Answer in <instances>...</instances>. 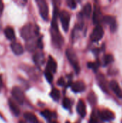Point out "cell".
Instances as JSON below:
<instances>
[{
	"label": "cell",
	"instance_id": "cell-27",
	"mask_svg": "<svg viewBox=\"0 0 122 123\" xmlns=\"http://www.w3.org/2000/svg\"><path fill=\"white\" fill-rule=\"evenodd\" d=\"M63 106L65 109H69L70 107V101L68 98H64L63 100Z\"/></svg>",
	"mask_w": 122,
	"mask_h": 123
},
{
	"label": "cell",
	"instance_id": "cell-25",
	"mask_svg": "<svg viewBox=\"0 0 122 123\" xmlns=\"http://www.w3.org/2000/svg\"><path fill=\"white\" fill-rule=\"evenodd\" d=\"M99 66V63H93V62H89L88 63V67L93 69L94 71H97V68Z\"/></svg>",
	"mask_w": 122,
	"mask_h": 123
},
{
	"label": "cell",
	"instance_id": "cell-7",
	"mask_svg": "<svg viewBox=\"0 0 122 123\" xmlns=\"http://www.w3.org/2000/svg\"><path fill=\"white\" fill-rule=\"evenodd\" d=\"M104 36V29L101 25H97L91 35V40L93 42L100 40Z\"/></svg>",
	"mask_w": 122,
	"mask_h": 123
},
{
	"label": "cell",
	"instance_id": "cell-1",
	"mask_svg": "<svg viewBox=\"0 0 122 123\" xmlns=\"http://www.w3.org/2000/svg\"><path fill=\"white\" fill-rule=\"evenodd\" d=\"M58 16V9L57 8H55L54 9V14H53V18L52 20V24H51V36H52V40L53 44L58 47L60 48L62 45L63 44V39L59 32L58 24H57V17Z\"/></svg>",
	"mask_w": 122,
	"mask_h": 123
},
{
	"label": "cell",
	"instance_id": "cell-29",
	"mask_svg": "<svg viewBox=\"0 0 122 123\" xmlns=\"http://www.w3.org/2000/svg\"><path fill=\"white\" fill-rule=\"evenodd\" d=\"M67 3H68V6L70 8H71V9L76 8V2L75 1H73V0H68L67 1Z\"/></svg>",
	"mask_w": 122,
	"mask_h": 123
},
{
	"label": "cell",
	"instance_id": "cell-15",
	"mask_svg": "<svg viewBox=\"0 0 122 123\" xmlns=\"http://www.w3.org/2000/svg\"><path fill=\"white\" fill-rule=\"evenodd\" d=\"M98 82L100 85V87L102 89L104 92L106 93H108V89H107V81L105 79V77L103 76V74H99L97 77Z\"/></svg>",
	"mask_w": 122,
	"mask_h": 123
},
{
	"label": "cell",
	"instance_id": "cell-24",
	"mask_svg": "<svg viewBox=\"0 0 122 123\" xmlns=\"http://www.w3.org/2000/svg\"><path fill=\"white\" fill-rule=\"evenodd\" d=\"M45 76L47 79V81L49 83H51L53 80V76H52V73H51L49 70H47L46 68V70L45 71Z\"/></svg>",
	"mask_w": 122,
	"mask_h": 123
},
{
	"label": "cell",
	"instance_id": "cell-4",
	"mask_svg": "<svg viewBox=\"0 0 122 123\" xmlns=\"http://www.w3.org/2000/svg\"><path fill=\"white\" fill-rule=\"evenodd\" d=\"M40 14L44 20H48L49 17V9L47 2L44 0H37V1Z\"/></svg>",
	"mask_w": 122,
	"mask_h": 123
},
{
	"label": "cell",
	"instance_id": "cell-22",
	"mask_svg": "<svg viewBox=\"0 0 122 123\" xmlns=\"http://www.w3.org/2000/svg\"><path fill=\"white\" fill-rule=\"evenodd\" d=\"M50 97L52 98L53 100L55 101H58L60 97V91L57 89H53L51 92H50Z\"/></svg>",
	"mask_w": 122,
	"mask_h": 123
},
{
	"label": "cell",
	"instance_id": "cell-26",
	"mask_svg": "<svg viewBox=\"0 0 122 123\" xmlns=\"http://www.w3.org/2000/svg\"><path fill=\"white\" fill-rule=\"evenodd\" d=\"M88 101L91 103V105H94L96 102V95L94 94V93L91 92V94H89L88 97Z\"/></svg>",
	"mask_w": 122,
	"mask_h": 123
},
{
	"label": "cell",
	"instance_id": "cell-5",
	"mask_svg": "<svg viewBox=\"0 0 122 123\" xmlns=\"http://www.w3.org/2000/svg\"><path fill=\"white\" fill-rule=\"evenodd\" d=\"M60 19L62 23V27L63 30L67 32L69 28V22L70 19V15L66 10H63L60 14Z\"/></svg>",
	"mask_w": 122,
	"mask_h": 123
},
{
	"label": "cell",
	"instance_id": "cell-6",
	"mask_svg": "<svg viewBox=\"0 0 122 123\" xmlns=\"http://www.w3.org/2000/svg\"><path fill=\"white\" fill-rule=\"evenodd\" d=\"M12 94L15 100L19 104L22 105L24 100V95L23 91L18 86H14L12 90Z\"/></svg>",
	"mask_w": 122,
	"mask_h": 123
},
{
	"label": "cell",
	"instance_id": "cell-32",
	"mask_svg": "<svg viewBox=\"0 0 122 123\" xmlns=\"http://www.w3.org/2000/svg\"><path fill=\"white\" fill-rule=\"evenodd\" d=\"M51 123H58L57 122H55V121H53V122H52Z\"/></svg>",
	"mask_w": 122,
	"mask_h": 123
},
{
	"label": "cell",
	"instance_id": "cell-23",
	"mask_svg": "<svg viewBox=\"0 0 122 123\" xmlns=\"http://www.w3.org/2000/svg\"><path fill=\"white\" fill-rule=\"evenodd\" d=\"M40 114L45 118L47 120H51L52 118V112H50L49 110H45L43 111H42L40 112Z\"/></svg>",
	"mask_w": 122,
	"mask_h": 123
},
{
	"label": "cell",
	"instance_id": "cell-20",
	"mask_svg": "<svg viewBox=\"0 0 122 123\" xmlns=\"http://www.w3.org/2000/svg\"><path fill=\"white\" fill-rule=\"evenodd\" d=\"M114 61V57L111 54H106L104 55V58H103V63L104 66L109 65V63H111V62Z\"/></svg>",
	"mask_w": 122,
	"mask_h": 123
},
{
	"label": "cell",
	"instance_id": "cell-36",
	"mask_svg": "<svg viewBox=\"0 0 122 123\" xmlns=\"http://www.w3.org/2000/svg\"><path fill=\"white\" fill-rule=\"evenodd\" d=\"M1 24H0V28H1Z\"/></svg>",
	"mask_w": 122,
	"mask_h": 123
},
{
	"label": "cell",
	"instance_id": "cell-30",
	"mask_svg": "<svg viewBox=\"0 0 122 123\" xmlns=\"http://www.w3.org/2000/svg\"><path fill=\"white\" fill-rule=\"evenodd\" d=\"M58 85L60 86H63L64 84H65V80L63 77H60L58 80V82H57Z\"/></svg>",
	"mask_w": 122,
	"mask_h": 123
},
{
	"label": "cell",
	"instance_id": "cell-10",
	"mask_svg": "<svg viewBox=\"0 0 122 123\" xmlns=\"http://www.w3.org/2000/svg\"><path fill=\"white\" fill-rule=\"evenodd\" d=\"M109 86L119 98H122V90L117 81H116L115 80H112L109 83Z\"/></svg>",
	"mask_w": 122,
	"mask_h": 123
},
{
	"label": "cell",
	"instance_id": "cell-13",
	"mask_svg": "<svg viewBox=\"0 0 122 123\" xmlns=\"http://www.w3.org/2000/svg\"><path fill=\"white\" fill-rule=\"evenodd\" d=\"M77 112L81 117H84L86 115V105L83 100H79L77 105Z\"/></svg>",
	"mask_w": 122,
	"mask_h": 123
},
{
	"label": "cell",
	"instance_id": "cell-34",
	"mask_svg": "<svg viewBox=\"0 0 122 123\" xmlns=\"http://www.w3.org/2000/svg\"><path fill=\"white\" fill-rule=\"evenodd\" d=\"M23 123L22 121H21V122H20V123Z\"/></svg>",
	"mask_w": 122,
	"mask_h": 123
},
{
	"label": "cell",
	"instance_id": "cell-2",
	"mask_svg": "<svg viewBox=\"0 0 122 123\" xmlns=\"http://www.w3.org/2000/svg\"><path fill=\"white\" fill-rule=\"evenodd\" d=\"M39 33V27L36 25L31 23L25 25L20 30L21 37L25 40L28 41L35 38Z\"/></svg>",
	"mask_w": 122,
	"mask_h": 123
},
{
	"label": "cell",
	"instance_id": "cell-21",
	"mask_svg": "<svg viewBox=\"0 0 122 123\" xmlns=\"http://www.w3.org/2000/svg\"><path fill=\"white\" fill-rule=\"evenodd\" d=\"M91 11H92V6L91 4L90 3H87L85 4L84 7H83V14L87 17H90L91 14Z\"/></svg>",
	"mask_w": 122,
	"mask_h": 123
},
{
	"label": "cell",
	"instance_id": "cell-28",
	"mask_svg": "<svg viewBox=\"0 0 122 123\" xmlns=\"http://www.w3.org/2000/svg\"><path fill=\"white\" fill-rule=\"evenodd\" d=\"M98 115L95 114V112H93L90 119L89 123H98Z\"/></svg>",
	"mask_w": 122,
	"mask_h": 123
},
{
	"label": "cell",
	"instance_id": "cell-12",
	"mask_svg": "<svg viewBox=\"0 0 122 123\" xmlns=\"http://www.w3.org/2000/svg\"><path fill=\"white\" fill-rule=\"evenodd\" d=\"M11 49L14 52V54L16 55H21L24 52V48L22 47V45L17 42H13L11 44Z\"/></svg>",
	"mask_w": 122,
	"mask_h": 123
},
{
	"label": "cell",
	"instance_id": "cell-16",
	"mask_svg": "<svg viewBox=\"0 0 122 123\" xmlns=\"http://www.w3.org/2000/svg\"><path fill=\"white\" fill-rule=\"evenodd\" d=\"M4 35H5L6 37L10 40H12L15 38L14 30L12 27H6L4 29Z\"/></svg>",
	"mask_w": 122,
	"mask_h": 123
},
{
	"label": "cell",
	"instance_id": "cell-33",
	"mask_svg": "<svg viewBox=\"0 0 122 123\" xmlns=\"http://www.w3.org/2000/svg\"><path fill=\"white\" fill-rule=\"evenodd\" d=\"M0 81H1V79H0ZM1 81H0V86H1ZM1 87V86H0Z\"/></svg>",
	"mask_w": 122,
	"mask_h": 123
},
{
	"label": "cell",
	"instance_id": "cell-31",
	"mask_svg": "<svg viewBox=\"0 0 122 123\" xmlns=\"http://www.w3.org/2000/svg\"><path fill=\"white\" fill-rule=\"evenodd\" d=\"M3 9H4V4L1 1H0V16L2 14V11H3Z\"/></svg>",
	"mask_w": 122,
	"mask_h": 123
},
{
	"label": "cell",
	"instance_id": "cell-11",
	"mask_svg": "<svg viewBox=\"0 0 122 123\" xmlns=\"http://www.w3.org/2000/svg\"><path fill=\"white\" fill-rule=\"evenodd\" d=\"M71 89L74 92L79 93L83 92L86 89V85L83 81H78L71 84Z\"/></svg>",
	"mask_w": 122,
	"mask_h": 123
},
{
	"label": "cell",
	"instance_id": "cell-9",
	"mask_svg": "<svg viewBox=\"0 0 122 123\" xmlns=\"http://www.w3.org/2000/svg\"><path fill=\"white\" fill-rule=\"evenodd\" d=\"M99 115L104 121H111L114 119V114L109 110H104L99 112Z\"/></svg>",
	"mask_w": 122,
	"mask_h": 123
},
{
	"label": "cell",
	"instance_id": "cell-35",
	"mask_svg": "<svg viewBox=\"0 0 122 123\" xmlns=\"http://www.w3.org/2000/svg\"><path fill=\"white\" fill-rule=\"evenodd\" d=\"M69 123V122H66V123Z\"/></svg>",
	"mask_w": 122,
	"mask_h": 123
},
{
	"label": "cell",
	"instance_id": "cell-17",
	"mask_svg": "<svg viewBox=\"0 0 122 123\" xmlns=\"http://www.w3.org/2000/svg\"><path fill=\"white\" fill-rule=\"evenodd\" d=\"M8 103H9V108H10L11 111L13 112V114L16 116H18L20 113V110H19V108L18 107V106L12 99H9Z\"/></svg>",
	"mask_w": 122,
	"mask_h": 123
},
{
	"label": "cell",
	"instance_id": "cell-8",
	"mask_svg": "<svg viewBox=\"0 0 122 123\" xmlns=\"http://www.w3.org/2000/svg\"><path fill=\"white\" fill-rule=\"evenodd\" d=\"M103 21L104 22V23L110 26V29L111 32H115L116 30L117 24H116V20L114 17L111 15H106L104 17Z\"/></svg>",
	"mask_w": 122,
	"mask_h": 123
},
{
	"label": "cell",
	"instance_id": "cell-18",
	"mask_svg": "<svg viewBox=\"0 0 122 123\" xmlns=\"http://www.w3.org/2000/svg\"><path fill=\"white\" fill-rule=\"evenodd\" d=\"M24 118L30 123H38V119L37 117L35 116V114L29 112H27L24 114Z\"/></svg>",
	"mask_w": 122,
	"mask_h": 123
},
{
	"label": "cell",
	"instance_id": "cell-14",
	"mask_svg": "<svg viewBox=\"0 0 122 123\" xmlns=\"http://www.w3.org/2000/svg\"><path fill=\"white\" fill-rule=\"evenodd\" d=\"M47 69L49 70L51 73H55L56 70H57V63L55 61V59L50 56L48 58V61H47Z\"/></svg>",
	"mask_w": 122,
	"mask_h": 123
},
{
	"label": "cell",
	"instance_id": "cell-19",
	"mask_svg": "<svg viewBox=\"0 0 122 123\" xmlns=\"http://www.w3.org/2000/svg\"><path fill=\"white\" fill-rule=\"evenodd\" d=\"M34 61L35 63L37 64H43L44 61H45V58H44V55L42 53H36L34 55Z\"/></svg>",
	"mask_w": 122,
	"mask_h": 123
},
{
	"label": "cell",
	"instance_id": "cell-3",
	"mask_svg": "<svg viewBox=\"0 0 122 123\" xmlns=\"http://www.w3.org/2000/svg\"><path fill=\"white\" fill-rule=\"evenodd\" d=\"M66 55H67L68 61H70L71 65L73 66L77 74L79 73L80 66H79V63H78V60L77 58V56H76L74 50L72 48H68L66 50Z\"/></svg>",
	"mask_w": 122,
	"mask_h": 123
}]
</instances>
